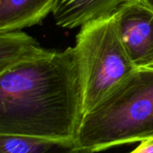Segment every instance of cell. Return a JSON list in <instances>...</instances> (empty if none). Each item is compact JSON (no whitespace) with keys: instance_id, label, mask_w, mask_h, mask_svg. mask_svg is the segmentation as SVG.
<instances>
[{"instance_id":"obj_1","label":"cell","mask_w":153,"mask_h":153,"mask_svg":"<svg viewBox=\"0 0 153 153\" xmlns=\"http://www.w3.org/2000/svg\"><path fill=\"white\" fill-rule=\"evenodd\" d=\"M83 116L74 48L48 50L0 73V134L76 139Z\"/></svg>"},{"instance_id":"obj_2","label":"cell","mask_w":153,"mask_h":153,"mask_svg":"<svg viewBox=\"0 0 153 153\" xmlns=\"http://www.w3.org/2000/svg\"><path fill=\"white\" fill-rule=\"evenodd\" d=\"M153 137V68L137 69L84 114L77 142L94 152Z\"/></svg>"},{"instance_id":"obj_3","label":"cell","mask_w":153,"mask_h":153,"mask_svg":"<svg viewBox=\"0 0 153 153\" xmlns=\"http://www.w3.org/2000/svg\"><path fill=\"white\" fill-rule=\"evenodd\" d=\"M74 48L82 75L86 114L137 68L121 41L113 14L81 26Z\"/></svg>"},{"instance_id":"obj_4","label":"cell","mask_w":153,"mask_h":153,"mask_svg":"<svg viewBox=\"0 0 153 153\" xmlns=\"http://www.w3.org/2000/svg\"><path fill=\"white\" fill-rule=\"evenodd\" d=\"M113 16L134 66L153 68V0H125Z\"/></svg>"},{"instance_id":"obj_5","label":"cell","mask_w":153,"mask_h":153,"mask_svg":"<svg viewBox=\"0 0 153 153\" xmlns=\"http://www.w3.org/2000/svg\"><path fill=\"white\" fill-rule=\"evenodd\" d=\"M125 0H57L53 10L56 23L73 29L112 15Z\"/></svg>"},{"instance_id":"obj_6","label":"cell","mask_w":153,"mask_h":153,"mask_svg":"<svg viewBox=\"0 0 153 153\" xmlns=\"http://www.w3.org/2000/svg\"><path fill=\"white\" fill-rule=\"evenodd\" d=\"M57 0H0V32L19 30L39 24Z\"/></svg>"},{"instance_id":"obj_7","label":"cell","mask_w":153,"mask_h":153,"mask_svg":"<svg viewBox=\"0 0 153 153\" xmlns=\"http://www.w3.org/2000/svg\"><path fill=\"white\" fill-rule=\"evenodd\" d=\"M0 153H95L82 147L76 139H49L17 134H0Z\"/></svg>"},{"instance_id":"obj_8","label":"cell","mask_w":153,"mask_h":153,"mask_svg":"<svg viewBox=\"0 0 153 153\" xmlns=\"http://www.w3.org/2000/svg\"><path fill=\"white\" fill-rule=\"evenodd\" d=\"M47 51L34 38L20 30L0 32V73Z\"/></svg>"},{"instance_id":"obj_9","label":"cell","mask_w":153,"mask_h":153,"mask_svg":"<svg viewBox=\"0 0 153 153\" xmlns=\"http://www.w3.org/2000/svg\"><path fill=\"white\" fill-rule=\"evenodd\" d=\"M129 153H153V137L140 142V144Z\"/></svg>"}]
</instances>
